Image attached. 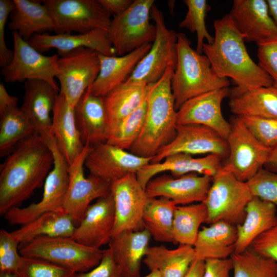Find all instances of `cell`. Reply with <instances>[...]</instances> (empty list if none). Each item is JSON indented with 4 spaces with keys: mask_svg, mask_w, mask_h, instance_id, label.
<instances>
[{
    "mask_svg": "<svg viewBox=\"0 0 277 277\" xmlns=\"http://www.w3.org/2000/svg\"><path fill=\"white\" fill-rule=\"evenodd\" d=\"M184 3L187 6V12L179 26L186 28L191 32L196 33V51L202 54L204 39H206L209 44L214 41V37L208 32L205 23L206 14L210 10V6L206 0H184Z\"/></svg>",
    "mask_w": 277,
    "mask_h": 277,
    "instance_id": "obj_41",
    "label": "cell"
},
{
    "mask_svg": "<svg viewBox=\"0 0 277 277\" xmlns=\"http://www.w3.org/2000/svg\"><path fill=\"white\" fill-rule=\"evenodd\" d=\"M176 206L165 197L149 198L143 213V223L155 241L174 244L173 223Z\"/></svg>",
    "mask_w": 277,
    "mask_h": 277,
    "instance_id": "obj_36",
    "label": "cell"
},
{
    "mask_svg": "<svg viewBox=\"0 0 277 277\" xmlns=\"http://www.w3.org/2000/svg\"><path fill=\"white\" fill-rule=\"evenodd\" d=\"M147 89L148 85L124 83L103 97L108 118V134L143 103Z\"/></svg>",
    "mask_w": 277,
    "mask_h": 277,
    "instance_id": "obj_35",
    "label": "cell"
},
{
    "mask_svg": "<svg viewBox=\"0 0 277 277\" xmlns=\"http://www.w3.org/2000/svg\"><path fill=\"white\" fill-rule=\"evenodd\" d=\"M115 223L112 238L128 231L144 229L143 215L149 200L135 173H130L111 184Z\"/></svg>",
    "mask_w": 277,
    "mask_h": 277,
    "instance_id": "obj_15",
    "label": "cell"
},
{
    "mask_svg": "<svg viewBox=\"0 0 277 277\" xmlns=\"http://www.w3.org/2000/svg\"><path fill=\"white\" fill-rule=\"evenodd\" d=\"M19 244L11 232L0 230V273L15 274L17 271L22 257L19 251Z\"/></svg>",
    "mask_w": 277,
    "mask_h": 277,
    "instance_id": "obj_43",
    "label": "cell"
},
{
    "mask_svg": "<svg viewBox=\"0 0 277 277\" xmlns=\"http://www.w3.org/2000/svg\"><path fill=\"white\" fill-rule=\"evenodd\" d=\"M75 273L44 260L22 256L15 274L17 277H73Z\"/></svg>",
    "mask_w": 277,
    "mask_h": 277,
    "instance_id": "obj_42",
    "label": "cell"
},
{
    "mask_svg": "<svg viewBox=\"0 0 277 277\" xmlns=\"http://www.w3.org/2000/svg\"><path fill=\"white\" fill-rule=\"evenodd\" d=\"M179 153L192 155L214 154L227 159L229 149L226 140L208 127L177 125L174 139L152 158L150 163H159L166 157Z\"/></svg>",
    "mask_w": 277,
    "mask_h": 277,
    "instance_id": "obj_17",
    "label": "cell"
},
{
    "mask_svg": "<svg viewBox=\"0 0 277 277\" xmlns=\"http://www.w3.org/2000/svg\"><path fill=\"white\" fill-rule=\"evenodd\" d=\"M236 240L235 225L220 221L203 226L193 246L195 256L204 261L229 258L234 253Z\"/></svg>",
    "mask_w": 277,
    "mask_h": 277,
    "instance_id": "obj_29",
    "label": "cell"
},
{
    "mask_svg": "<svg viewBox=\"0 0 277 277\" xmlns=\"http://www.w3.org/2000/svg\"><path fill=\"white\" fill-rule=\"evenodd\" d=\"M230 258L234 277H277V263L249 248L233 253Z\"/></svg>",
    "mask_w": 277,
    "mask_h": 277,
    "instance_id": "obj_39",
    "label": "cell"
},
{
    "mask_svg": "<svg viewBox=\"0 0 277 277\" xmlns=\"http://www.w3.org/2000/svg\"><path fill=\"white\" fill-rule=\"evenodd\" d=\"M114 223V204L110 192L88 208L71 238L84 245L100 248L112 239Z\"/></svg>",
    "mask_w": 277,
    "mask_h": 277,
    "instance_id": "obj_21",
    "label": "cell"
},
{
    "mask_svg": "<svg viewBox=\"0 0 277 277\" xmlns=\"http://www.w3.org/2000/svg\"><path fill=\"white\" fill-rule=\"evenodd\" d=\"M56 34L85 33L95 29L108 31L110 14L97 0H44Z\"/></svg>",
    "mask_w": 277,
    "mask_h": 277,
    "instance_id": "obj_11",
    "label": "cell"
},
{
    "mask_svg": "<svg viewBox=\"0 0 277 277\" xmlns=\"http://www.w3.org/2000/svg\"><path fill=\"white\" fill-rule=\"evenodd\" d=\"M195 258L192 246L179 245L170 249L162 245L149 246L143 261L150 271L158 270L162 277H184Z\"/></svg>",
    "mask_w": 277,
    "mask_h": 277,
    "instance_id": "obj_32",
    "label": "cell"
},
{
    "mask_svg": "<svg viewBox=\"0 0 277 277\" xmlns=\"http://www.w3.org/2000/svg\"><path fill=\"white\" fill-rule=\"evenodd\" d=\"M19 251L22 256L44 260L81 272L96 266L105 250L84 245L71 237L40 236L21 243Z\"/></svg>",
    "mask_w": 277,
    "mask_h": 277,
    "instance_id": "obj_5",
    "label": "cell"
},
{
    "mask_svg": "<svg viewBox=\"0 0 277 277\" xmlns=\"http://www.w3.org/2000/svg\"><path fill=\"white\" fill-rule=\"evenodd\" d=\"M154 0H135L123 12L114 15L107 31L115 55L122 56L153 42L156 27L150 22Z\"/></svg>",
    "mask_w": 277,
    "mask_h": 277,
    "instance_id": "obj_7",
    "label": "cell"
},
{
    "mask_svg": "<svg viewBox=\"0 0 277 277\" xmlns=\"http://www.w3.org/2000/svg\"><path fill=\"white\" fill-rule=\"evenodd\" d=\"M247 183L253 196L270 202L277 208V173L262 168Z\"/></svg>",
    "mask_w": 277,
    "mask_h": 277,
    "instance_id": "obj_44",
    "label": "cell"
},
{
    "mask_svg": "<svg viewBox=\"0 0 277 277\" xmlns=\"http://www.w3.org/2000/svg\"><path fill=\"white\" fill-rule=\"evenodd\" d=\"M0 277H17L16 275L12 273L1 272Z\"/></svg>",
    "mask_w": 277,
    "mask_h": 277,
    "instance_id": "obj_57",
    "label": "cell"
},
{
    "mask_svg": "<svg viewBox=\"0 0 277 277\" xmlns=\"http://www.w3.org/2000/svg\"><path fill=\"white\" fill-rule=\"evenodd\" d=\"M223 159L221 156L214 154L195 158L189 154L175 153L166 157L159 163H149L140 170L136 175L144 188L151 179L166 171L170 172L175 177L190 173L213 177L222 168Z\"/></svg>",
    "mask_w": 277,
    "mask_h": 277,
    "instance_id": "obj_23",
    "label": "cell"
},
{
    "mask_svg": "<svg viewBox=\"0 0 277 277\" xmlns=\"http://www.w3.org/2000/svg\"><path fill=\"white\" fill-rule=\"evenodd\" d=\"M27 42L40 53L56 49L59 56L82 47L105 55H116L107 31L102 29L75 34L39 33L33 35Z\"/></svg>",
    "mask_w": 277,
    "mask_h": 277,
    "instance_id": "obj_24",
    "label": "cell"
},
{
    "mask_svg": "<svg viewBox=\"0 0 277 277\" xmlns=\"http://www.w3.org/2000/svg\"><path fill=\"white\" fill-rule=\"evenodd\" d=\"M73 277H124L110 250H105L100 263L86 272H75Z\"/></svg>",
    "mask_w": 277,
    "mask_h": 277,
    "instance_id": "obj_48",
    "label": "cell"
},
{
    "mask_svg": "<svg viewBox=\"0 0 277 277\" xmlns=\"http://www.w3.org/2000/svg\"><path fill=\"white\" fill-rule=\"evenodd\" d=\"M205 261L195 258L190 265L184 277H204Z\"/></svg>",
    "mask_w": 277,
    "mask_h": 277,
    "instance_id": "obj_53",
    "label": "cell"
},
{
    "mask_svg": "<svg viewBox=\"0 0 277 277\" xmlns=\"http://www.w3.org/2000/svg\"><path fill=\"white\" fill-rule=\"evenodd\" d=\"M100 70L98 53L80 48L59 56L56 78L60 92L74 107L86 90L96 79Z\"/></svg>",
    "mask_w": 277,
    "mask_h": 277,
    "instance_id": "obj_12",
    "label": "cell"
},
{
    "mask_svg": "<svg viewBox=\"0 0 277 277\" xmlns=\"http://www.w3.org/2000/svg\"><path fill=\"white\" fill-rule=\"evenodd\" d=\"M76 224L64 211L45 213L11 232L21 243L40 236L72 237Z\"/></svg>",
    "mask_w": 277,
    "mask_h": 277,
    "instance_id": "obj_34",
    "label": "cell"
},
{
    "mask_svg": "<svg viewBox=\"0 0 277 277\" xmlns=\"http://www.w3.org/2000/svg\"><path fill=\"white\" fill-rule=\"evenodd\" d=\"M239 117L252 134L263 145L269 148L277 145V120Z\"/></svg>",
    "mask_w": 277,
    "mask_h": 277,
    "instance_id": "obj_45",
    "label": "cell"
},
{
    "mask_svg": "<svg viewBox=\"0 0 277 277\" xmlns=\"http://www.w3.org/2000/svg\"><path fill=\"white\" fill-rule=\"evenodd\" d=\"M229 106L236 116L277 120V87H262L231 96Z\"/></svg>",
    "mask_w": 277,
    "mask_h": 277,
    "instance_id": "obj_33",
    "label": "cell"
},
{
    "mask_svg": "<svg viewBox=\"0 0 277 277\" xmlns=\"http://www.w3.org/2000/svg\"><path fill=\"white\" fill-rule=\"evenodd\" d=\"M35 129L17 106L0 114V156H7L22 141L34 133Z\"/></svg>",
    "mask_w": 277,
    "mask_h": 277,
    "instance_id": "obj_37",
    "label": "cell"
},
{
    "mask_svg": "<svg viewBox=\"0 0 277 277\" xmlns=\"http://www.w3.org/2000/svg\"><path fill=\"white\" fill-rule=\"evenodd\" d=\"M74 107L59 93L52 111V134L69 166L80 155L85 146L76 125Z\"/></svg>",
    "mask_w": 277,
    "mask_h": 277,
    "instance_id": "obj_27",
    "label": "cell"
},
{
    "mask_svg": "<svg viewBox=\"0 0 277 277\" xmlns=\"http://www.w3.org/2000/svg\"><path fill=\"white\" fill-rule=\"evenodd\" d=\"M12 58L1 70L5 81L15 83L24 80H42L60 90L55 81L59 55L42 54L15 31L12 32Z\"/></svg>",
    "mask_w": 277,
    "mask_h": 277,
    "instance_id": "obj_13",
    "label": "cell"
},
{
    "mask_svg": "<svg viewBox=\"0 0 277 277\" xmlns=\"http://www.w3.org/2000/svg\"><path fill=\"white\" fill-rule=\"evenodd\" d=\"M213 177L190 173L175 177L163 174L151 179L145 187L149 198L165 197L177 206L203 202Z\"/></svg>",
    "mask_w": 277,
    "mask_h": 277,
    "instance_id": "obj_18",
    "label": "cell"
},
{
    "mask_svg": "<svg viewBox=\"0 0 277 277\" xmlns=\"http://www.w3.org/2000/svg\"><path fill=\"white\" fill-rule=\"evenodd\" d=\"M14 8L13 0H0V66H6L11 61L13 51L8 48L5 39V30L8 17Z\"/></svg>",
    "mask_w": 277,
    "mask_h": 277,
    "instance_id": "obj_49",
    "label": "cell"
},
{
    "mask_svg": "<svg viewBox=\"0 0 277 277\" xmlns=\"http://www.w3.org/2000/svg\"><path fill=\"white\" fill-rule=\"evenodd\" d=\"M151 236L145 228L124 231L108 243L112 257L124 277H140V267Z\"/></svg>",
    "mask_w": 277,
    "mask_h": 277,
    "instance_id": "obj_28",
    "label": "cell"
},
{
    "mask_svg": "<svg viewBox=\"0 0 277 277\" xmlns=\"http://www.w3.org/2000/svg\"><path fill=\"white\" fill-rule=\"evenodd\" d=\"M144 277H162L160 272L157 270H153L147 275Z\"/></svg>",
    "mask_w": 277,
    "mask_h": 277,
    "instance_id": "obj_56",
    "label": "cell"
},
{
    "mask_svg": "<svg viewBox=\"0 0 277 277\" xmlns=\"http://www.w3.org/2000/svg\"><path fill=\"white\" fill-rule=\"evenodd\" d=\"M177 63L171 79V89L177 111L186 101L202 94L228 88V78L219 76L205 54L191 47L183 33H177Z\"/></svg>",
    "mask_w": 277,
    "mask_h": 277,
    "instance_id": "obj_4",
    "label": "cell"
},
{
    "mask_svg": "<svg viewBox=\"0 0 277 277\" xmlns=\"http://www.w3.org/2000/svg\"><path fill=\"white\" fill-rule=\"evenodd\" d=\"M18 98L9 94L5 86L0 83V114L7 109L16 107Z\"/></svg>",
    "mask_w": 277,
    "mask_h": 277,
    "instance_id": "obj_52",
    "label": "cell"
},
{
    "mask_svg": "<svg viewBox=\"0 0 277 277\" xmlns=\"http://www.w3.org/2000/svg\"><path fill=\"white\" fill-rule=\"evenodd\" d=\"M229 15L245 41L258 45L277 39V26L265 0H234Z\"/></svg>",
    "mask_w": 277,
    "mask_h": 277,
    "instance_id": "obj_20",
    "label": "cell"
},
{
    "mask_svg": "<svg viewBox=\"0 0 277 277\" xmlns=\"http://www.w3.org/2000/svg\"><path fill=\"white\" fill-rule=\"evenodd\" d=\"M152 43H147L127 54L105 55L98 53L100 70L94 83L88 88L90 92L104 97L116 87L125 83L140 61L148 53Z\"/></svg>",
    "mask_w": 277,
    "mask_h": 277,
    "instance_id": "obj_26",
    "label": "cell"
},
{
    "mask_svg": "<svg viewBox=\"0 0 277 277\" xmlns=\"http://www.w3.org/2000/svg\"><path fill=\"white\" fill-rule=\"evenodd\" d=\"M214 41L204 43L203 52L208 58L216 74L229 77L236 86L231 96L274 83L269 75L250 57L245 45V37L236 27L229 14L214 21Z\"/></svg>",
    "mask_w": 277,
    "mask_h": 277,
    "instance_id": "obj_2",
    "label": "cell"
},
{
    "mask_svg": "<svg viewBox=\"0 0 277 277\" xmlns=\"http://www.w3.org/2000/svg\"><path fill=\"white\" fill-rule=\"evenodd\" d=\"M53 163L51 149L37 132L20 143L1 165V215L19 207L42 187Z\"/></svg>",
    "mask_w": 277,
    "mask_h": 277,
    "instance_id": "obj_1",
    "label": "cell"
},
{
    "mask_svg": "<svg viewBox=\"0 0 277 277\" xmlns=\"http://www.w3.org/2000/svg\"><path fill=\"white\" fill-rule=\"evenodd\" d=\"M151 160L104 142L92 146L85 166L90 174L111 184L129 174H136Z\"/></svg>",
    "mask_w": 277,
    "mask_h": 277,
    "instance_id": "obj_16",
    "label": "cell"
},
{
    "mask_svg": "<svg viewBox=\"0 0 277 277\" xmlns=\"http://www.w3.org/2000/svg\"><path fill=\"white\" fill-rule=\"evenodd\" d=\"M205 261L204 277H230L233 269L231 259H208Z\"/></svg>",
    "mask_w": 277,
    "mask_h": 277,
    "instance_id": "obj_50",
    "label": "cell"
},
{
    "mask_svg": "<svg viewBox=\"0 0 277 277\" xmlns=\"http://www.w3.org/2000/svg\"><path fill=\"white\" fill-rule=\"evenodd\" d=\"M150 16L156 27L155 39L149 51L125 83L148 85L158 81L169 66L175 69L177 33L167 28L162 12L155 4L151 8Z\"/></svg>",
    "mask_w": 277,
    "mask_h": 277,
    "instance_id": "obj_9",
    "label": "cell"
},
{
    "mask_svg": "<svg viewBox=\"0 0 277 277\" xmlns=\"http://www.w3.org/2000/svg\"><path fill=\"white\" fill-rule=\"evenodd\" d=\"M207 210L203 202L177 206L173 223L174 244L193 246L201 225L206 223Z\"/></svg>",
    "mask_w": 277,
    "mask_h": 277,
    "instance_id": "obj_38",
    "label": "cell"
},
{
    "mask_svg": "<svg viewBox=\"0 0 277 277\" xmlns=\"http://www.w3.org/2000/svg\"><path fill=\"white\" fill-rule=\"evenodd\" d=\"M92 147L86 145L80 155L69 166V183L63 210L72 217L76 226L93 201L110 193V184L91 174L85 176V162Z\"/></svg>",
    "mask_w": 277,
    "mask_h": 277,
    "instance_id": "obj_14",
    "label": "cell"
},
{
    "mask_svg": "<svg viewBox=\"0 0 277 277\" xmlns=\"http://www.w3.org/2000/svg\"><path fill=\"white\" fill-rule=\"evenodd\" d=\"M146 106V98L136 109L109 132L106 142L124 150H130L141 132Z\"/></svg>",
    "mask_w": 277,
    "mask_h": 277,
    "instance_id": "obj_40",
    "label": "cell"
},
{
    "mask_svg": "<svg viewBox=\"0 0 277 277\" xmlns=\"http://www.w3.org/2000/svg\"><path fill=\"white\" fill-rule=\"evenodd\" d=\"M245 212L243 223L236 226L234 253H242L248 249L257 237L274 225L277 219L276 207L256 196L248 202Z\"/></svg>",
    "mask_w": 277,
    "mask_h": 277,
    "instance_id": "obj_30",
    "label": "cell"
},
{
    "mask_svg": "<svg viewBox=\"0 0 277 277\" xmlns=\"http://www.w3.org/2000/svg\"><path fill=\"white\" fill-rule=\"evenodd\" d=\"M230 94L229 89L224 88L189 99L177 111V125L205 126L226 140L231 124L224 118L221 106L223 100Z\"/></svg>",
    "mask_w": 277,
    "mask_h": 277,
    "instance_id": "obj_19",
    "label": "cell"
},
{
    "mask_svg": "<svg viewBox=\"0 0 277 277\" xmlns=\"http://www.w3.org/2000/svg\"><path fill=\"white\" fill-rule=\"evenodd\" d=\"M76 125L84 145L106 142L108 123L103 97L92 94L88 88L74 107Z\"/></svg>",
    "mask_w": 277,
    "mask_h": 277,
    "instance_id": "obj_25",
    "label": "cell"
},
{
    "mask_svg": "<svg viewBox=\"0 0 277 277\" xmlns=\"http://www.w3.org/2000/svg\"><path fill=\"white\" fill-rule=\"evenodd\" d=\"M174 70L169 66L158 81L148 85L144 125L130 149L136 155L152 159L175 136L177 110L171 89Z\"/></svg>",
    "mask_w": 277,
    "mask_h": 277,
    "instance_id": "obj_3",
    "label": "cell"
},
{
    "mask_svg": "<svg viewBox=\"0 0 277 277\" xmlns=\"http://www.w3.org/2000/svg\"><path fill=\"white\" fill-rule=\"evenodd\" d=\"M270 16L277 26V0H267Z\"/></svg>",
    "mask_w": 277,
    "mask_h": 277,
    "instance_id": "obj_55",
    "label": "cell"
},
{
    "mask_svg": "<svg viewBox=\"0 0 277 277\" xmlns=\"http://www.w3.org/2000/svg\"><path fill=\"white\" fill-rule=\"evenodd\" d=\"M54 157L53 166L47 175L42 197L37 203L19 208L14 207L4 215L11 225H23L48 212L63 210V204L69 183V165L59 151L54 137L46 141Z\"/></svg>",
    "mask_w": 277,
    "mask_h": 277,
    "instance_id": "obj_8",
    "label": "cell"
},
{
    "mask_svg": "<svg viewBox=\"0 0 277 277\" xmlns=\"http://www.w3.org/2000/svg\"><path fill=\"white\" fill-rule=\"evenodd\" d=\"M226 139L229 154L222 168L239 180L247 182L264 166L271 148L261 144L239 116L231 120Z\"/></svg>",
    "mask_w": 277,
    "mask_h": 277,
    "instance_id": "obj_10",
    "label": "cell"
},
{
    "mask_svg": "<svg viewBox=\"0 0 277 277\" xmlns=\"http://www.w3.org/2000/svg\"><path fill=\"white\" fill-rule=\"evenodd\" d=\"M23 102L20 108L34 126L36 132L45 141L53 137L50 113L60 90L47 82L39 80L26 81Z\"/></svg>",
    "mask_w": 277,
    "mask_h": 277,
    "instance_id": "obj_22",
    "label": "cell"
},
{
    "mask_svg": "<svg viewBox=\"0 0 277 277\" xmlns=\"http://www.w3.org/2000/svg\"><path fill=\"white\" fill-rule=\"evenodd\" d=\"M264 167L265 169L277 173V145L271 148Z\"/></svg>",
    "mask_w": 277,
    "mask_h": 277,
    "instance_id": "obj_54",
    "label": "cell"
},
{
    "mask_svg": "<svg viewBox=\"0 0 277 277\" xmlns=\"http://www.w3.org/2000/svg\"><path fill=\"white\" fill-rule=\"evenodd\" d=\"M8 27L28 41L33 35L46 31H54L53 20L43 4L32 0H13Z\"/></svg>",
    "mask_w": 277,
    "mask_h": 277,
    "instance_id": "obj_31",
    "label": "cell"
},
{
    "mask_svg": "<svg viewBox=\"0 0 277 277\" xmlns=\"http://www.w3.org/2000/svg\"><path fill=\"white\" fill-rule=\"evenodd\" d=\"M259 65L272 78L277 87V39L258 45Z\"/></svg>",
    "mask_w": 277,
    "mask_h": 277,
    "instance_id": "obj_47",
    "label": "cell"
},
{
    "mask_svg": "<svg viewBox=\"0 0 277 277\" xmlns=\"http://www.w3.org/2000/svg\"><path fill=\"white\" fill-rule=\"evenodd\" d=\"M247 182L237 179L222 167L213 177L203 203L207 210L206 223L223 221L234 225L244 221L245 209L252 198Z\"/></svg>",
    "mask_w": 277,
    "mask_h": 277,
    "instance_id": "obj_6",
    "label": "cell"
},
{
    "mask_svg": "<svg viewBox=\"0 0 277 277\" xmlns=\"http://www.w3.org/2000/svg\"><path fill=\"white\" fill-rule=\"evenodd\" d=\"M249 248L277 263V219L272 227L252 242Z\"/></svg>",
    "mask_w": 277,
    "mask_h": 277,
    "instance_id": "obj_46",
    "label": "cell"
},
{
    "mask_svg": "<svg viewBox=\"0 0 277 277\" xmlns=\"http://www.w3.org/2000/svg\"><path fill=\"white\" fill-rule=\"evenodd\" d=\"M103 8L110 15L119 14L126 10L132 4V0H97Z\"/></svg>",
    "mask_w": 277,
    "mask_h": 277,
    "instance_id": "obj_51",
    "label": "cell"
}]
</instances>
